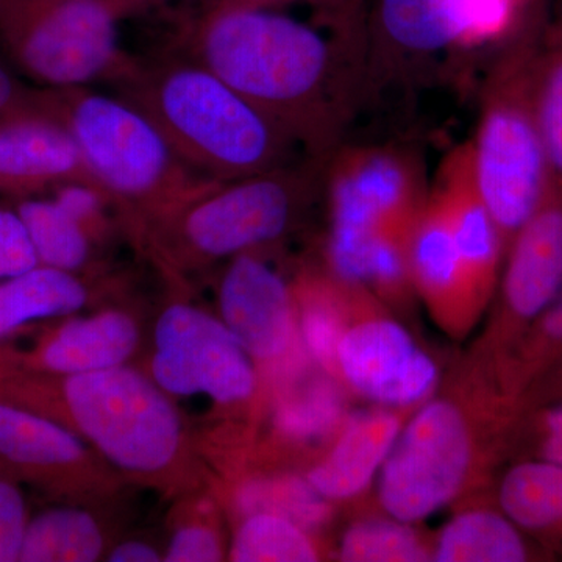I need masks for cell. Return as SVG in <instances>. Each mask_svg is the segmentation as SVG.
<instances>
[{
  "mask_svg": "<svg viewBox=\"0 0 562 562\" xmlns=\"http://www.w3.org/2000/svg\"><path fill=\"white\" fill-rule=\"evenodd\" d=\"M284 10L214 0L191 25L187 57L265 111L306 157L328 158L371 94L364 33Z\"/></svg>",
  "mask_w": 562,
  "mask_h": 562,
  "instance_id": "obj_1",
  "label": "cell"
},
{
  "mask_svg": "<svg viewBox=\"0 0 562 562\" xmlns=\"http://www.w3.org/2000/svg\"><path fill=\"white\" fill-rule=\"evenodd\" d=\"M117 87L203 179H243L306 157L265 111L190 57L136 61Z\"/></svg>",
  "mask_w": 562,
  "mask_h": 562,
  "instance_id": "obj_2",
  "label": "cell"
},
{
  "mask_svg": "<svg viewBox=\"0 0 562 562\" xmlns=\"http://www.w3.org/2000/svg\"><path fill=\"white\" fill-rule=\"evenodd\" d=\"M543 21L538 0L498 44L483 81L475 138L469 143L480 190L506 249L552 188L535 99Z\"/></svg>",
  "mask_w": 562,
  "mask_h": 562,
  "instance_id": "obj_3",
  "label": "cell"
},
{
  "mask_svg": "<svg viewBox=\"0 0 562 562\" xmlns=\"http://www.w3.org/2000/svg\"><path fill=\"white\" fill-rule=\"evenodd\" d=\"M29 103L70 133L113 202L160 217L213 183L188 168L155 122L122 95L32 87Z\"/></svg>",
  "mask_w": 562,
  "mask_h": 562,
  "instance_id": "obj_4",
  "label": "cell"
},
{
  "mask_svg": "<svg viewBox=\"0 0 562 562\" xmlns=\"http://www.w3.org/2000/svg\"><path fill=\"white\" fill-rule=\"evenodd\" d=\"M328 158L305 157L257 176L213 181L160 217L195 260L249 254L290 231L299 210L324 188Z\"/></svg>",
  "mask_w": 562,
  "mask_h": 562,
  "instance_id": "obj_5",
  "label": "cell"
},
{
  "mask_svg": "<svg viewBox=\"0 0 562 562\" xmlns=\"http://www.w3.org/2000/svg\"><path fill=\"white\" fill-rule=\"evenodd\" d=\"M324 190L331 213L328 261L350 286L364 284L379 232L414 224L430 194L419 155L391 144L339 146L325 166Z\"/></svg>",
  "mask_w": 562,
  "mask_h": 562,
  "instance_id": "obj_6",
  "label": "cell"
},
{
  "mask_svg": "<svg viewBox=\"0 0 562 562\" xmlns=\"http://www.w3.org/2000/svg\"><path fill=\"white\" fill-rule=\"evenodd\" d=\"M109 0H0V40L18 68L46 88L120 83L136 61L121 49Z\"/></svg>",
  "mask_w": 562,
  "mask_h": 562,
  "instance_id": "obj_7",
  "label": "cell"
},
{
  "mask_svg": "<svg viewBox=\"0 0 562 562\" xmlns=\"http://www.w3.org/2000/svg\"><path fill=\"white\" fill-rule=\"evenodd\" d=\"M66 412L110 461L133 472H158L180 447V419L165 391L132 369L66 376Z\"/></svg>",
  "mask_w": 562,
  "mask_h": 562,
  "instance_id": "obj_8",
  "label": "cell"
},
{
  "mask_svg": "<svg viewBox=\"0 0 562 562\" xmlns=\"http://www.w3.org/2000/svg\"><path fill=\"white\" fill-rule=\"evenodd\" d=\"M469 464L471 438L460 409L432 402L395 439L382 465L380 502L395 520L419 522L453 501Z\"/></svg>",
  "mask_w": 562,
  "mask_h": 562,
  "instance_id": "obj_9",
  "label": "cell"
},
{
  "mask_svg": "<svg viewBox=\"0 0 562 562\" xmlns=\"http://www.w3.org/2000/svg\"><path fill=\"white\" fill-rule=\"evenodd\" d=\"M151 375L169 394H206L220 403L246 401L257 382L249 353L224 322L188 305L161 314Z\"/></svg>",
  "mask_w": 562,
  "mask_h": 562,
  "instance_id": "obj_10",
  "label": "cell"
},
{
  "mask_svg": "<svg viewBox=\"0 0 562 562\" xmlns=\"http://www.w3.org/2000/svg\"><path fill=\"white\" fill-rule=\"evenodd\" d=\"M462 52L447 0H368L364 55L369 90L425 85Z\"/></svg>",
  "mask_w": 562,
  "mask_h": 562,
  "instance_id": "obj_11",
  "label": "cell"
},
{
  "mask_svg": "<svg viewBox=\"0 0 562 562\" xmlns=\"http://www.w3.org/2000/svg\"><path fill=\"white\" fill-rule=\"evenodd\" d=\"M344 379L382 405L424 401L438 382V368L395 322L366 321L344 333L336 360Z\"/></svg>",
  "mask_w": 562,
  "mask_h": 562,
  "instance_id": "obj_12",
  "label": "cell"
},
{
  "mask_svg": "<svg viewBox=\"0 0 562 562\" xmlns=\"http://www.w3.org/2000/svg\"><path fill=\"white\" fill-rule=\"evenodd\" d=\"M68 183L102 188L63 125L32 110L0 117V194L21 201Z\"/></svg>",
  "mask_w": 562,
  "mask_h": 562,
  "instance_id": "obj_13",
  "label": "cell"
},
{
  "mask_svg": "<svg viewBox=\"0 0 562 562\" xmlns=\"http://www.w3.org/2000/svg\"><path fill=\"white\" fill-rule=\"evenodd\" d=\"M502 292L514 327L532 325L562 291V188H550L539 209L508 244Z\"/></svg>",
  "mask_w": 562,
  "mask_h": 562,
  "instance_id": "obj_14",
  "label": "cell"
},
{
  "mask_svg": "<svg viewBox=\"0 0 562 562\" xmlns=\"http://www.w3.org/2000/svg\"><path fill=\"white\" fill-rule=\"evenodd\" d=\"M225 327L251 357L273 360L291 344V299L286 283L251 254L233 258L221 283Z\"/></svg>",
  "mask_w": 562,
  "mask_h": 562,
  "instance_id": "obj_15",
  "label": "cell"
},
{
  "mask_svg": "<svg viewBox=\"0 0 562 562\" xmlns=\"http://www.w3.org/2000/svg\"><path fill=\"white\" fill-rule=\"evenodd\" d=\"M430 192L441 202L465 268L486 299L494 286L506 241L480 190L471 144H461L447 155Z\"/></svg>",
  "mask_w": 562,
  "mask_h": 562,
  "instance_id": "obj_16",
  "label": "cell"
},
{
  "mask_svg": "<svg viewBox=\"0 0 562 562\" xmlns=\"http://www.w3.org/2000/svg\"><path fill=\"white\" fill-rule=\"evenodd\" d=\"M139 333L127 314L109 312L70 321L47 335L29 357L36 371L80 375L117 368L135 351Z\"/></svg>",
  "mask_w": 562,
  "mask_h": 562,
  "instance_id": "obj_17",
  "label": "cell"
},
{
  "mask_svg": "<svg viewBox=\"0 0 562 562\" xmlns=\"http://www.w3.org/2000/svg\"><path fill=\"white\" fill-rule=\"evenodd\" d=\"M408 254L412 279L432 305L450 310L484 301L462 260L449 217L431 192L413 224Z\"/></svg>",
  "mask_w": 562,
  "mask_h": 562,
  "instance_id": "obj_18",
  "label": "cell"
},
{
  "mask_svg": "<svg viewBox=\"0 0 562 562\" xmlns=\"http://www.w3.org/2000/svg\"><path fill=\"white\" fill-rule=\"evenodd\" d=\"M401 431L395 414L382 409L358 414L306 482L324 498L342 501L360 494L382 468Z\"/></svg>",
  "mask_w": 562,
  "mask_h": 562,
  "instance_id": "obj_19",
  "label": "cell"
},
{
  "mask_svg": "<svg viewBox=\"0 0 562 562\" xmlns=\"http://www.w3.org/2000/svg\"><path fill=\"white\" fill-rule=\"evenodd\" d=\"M81 457L80 439L60 422L0 401V462L22 475L44 480Z\"/></svg>",
  "mask_w": 562,
  "mask_h": 562,
  "instance_id": "obj_20",
  "label": "cell"
},
{
  "mask_svg": "<svg viewBox=\"0 0 562 562\" xmlns=\"http://www.w3.org/2000/svg\"><path fill=\"white\" fill-rule=\"evenodd\" d=\"M87 299V288L76 273L47 266L0 280V339L31 322L79 312Z\"/></svg>",
  "mask_w": 562,
  "mask_h": 562,
  "instance_id": "obj_21",
  "label": "cell"
},
{
  "mask_svg": "<svg viewBox=\"0 0 562 562\" xmlns=\"http://www.w3.org/2000/svg\"><path fill=\"white\" fill-rule=\"evenodd\" d=\"M498 501L520 530L562 541V465L541 458L514 465Z\"/></svg>",
  "mask_w": 562,
  "mask_h": 562,
  "instance_id": "obj_22",
  "label": "cell"
},
{
  "mask_svg": "<svg viewBox=\"0 0 562 562\" xmlns=\"http://www.w3.org/2000/svg\"><path fill=\"white\" fill-rule=\"evenodd\" d=\"M530 558L522 532L505 514L471 512L454 517L439 536L438 562H522Z\"/></svg>",
  "mask_w": 562,
  "mask_h": 562,
  "instance_id": "obj_23",
  "label": "cell"
},
{
  "mask_svg": "<svg viewBox=\"0 0 562 562\" xmlns=\"http://www.w3.org/2000/svg\"><path fill=\"white\" fill-rule=\"evenodd\" d=\"M103 549L101 528L79 509H50L29 522L22 562H91Z\"/></svg>",
  "mask_w": 562,
  "mask_h": 562,
  "instance_id": "obj_24",
  "label": "cell"
},
{
  "mask_svg": "<svg viewBox=\"0 0 562 562\" xmlns=\"http://www.w3.org/2000/svg\"><path fill=\"white\" fill-rule=\"evenodd\" d=\"M14 209L41 266L76 273L90 260V235L54 199H21Z\"/></svg>",
  "mask_w": 562,
  "mask_h": 562,
  "instance_id": "obj_25",
  "label": "cell"
},
{
  "mask_svg": "<svg viewBox=\"0 0 562 562\" xmlns=\"http://www.w3.org/2000/svg\"><path fill=\"white\" fill-rule=\"evenodd\" d=\"M536 111L552 184L562 188V9L543 21L535 76Z\"/></svg>",
  "mask_w": 562,
  "mask_h": 562,
  "instance_id": "obj_26",
  "label": "cell"
},
{
  "mask_svg": "<svg viewBox=\"0 0 562 562\" xmlns=\"http://www.w3.org/2000/svg\"><path fill=\"white\" fill-rule=\"evenodd\" d=\"M231 557L236 562H312L317 552L301 525L279 514L255 513L236 532Z\"/></svg>",
  "mask_w": 562,
  "mask_h": 562,
  "instance_id": "obj_27",
  "label": "cell"
},
{
  "mask_svg": "<svg viewBox=\"0 0 562 562\" xmlns=\"http://www.w3.org/2000/svg\"><path fill=\"white\" fill-rule=\"evenodd\" d=\"M538 0H447L462 52L501 44Z\"/></svg>",
  "mask_w": 562,
  "mask_h": 562,
  "instance_id": "obj_28",
  "label": "cell"
},
{
  "mask_svg": "<svg viewBox=\"0 0 562 562\" xmlns=\"http://www.w3.org/2000/svg\"><path fill=\"white\" fill-rule=\"evenodd\" d=\"M341 560L349 562L427 561L416 532L401 520H362L344 536Z\"/></svg>",
  "mask_w": 562,
  "mask_h": 562,
  "instance_id": "obj_29",
  "label": "cell"
},
{
  "mask_svg": "<svg viewBox=\"0 0 562 562\" xmlns=\"http://www.w3.org/2000/svg\"><path fill=\"white\" fill-rule=\"evenodd\" d=\"M342 416V398L331 383L313 382L294 392L277 412V428L295 441L322 438L338 425Z\"/></svg>",
  "mask_w": 562,
  "mask_h": 562,
  "instance_id": "obj_30",
  "label": "cell"
},
{
  "mask_svg": "<svg viewBox=\"0 0 562 562\" xmlns=\"http://www.w3.org/2000/svg\"><path fill=\"white\" fill-rule=\"evenodd\" d=\"M241 505L250 514H279L301 527H316L327 519L324 497L312 484L297 480L251 483L241 494Z\"/></svg>",
  "mask_w": 562,
  "mask_h": 562,
  "instance_id": "obj_31",
  "label": "cell"
},
{
  "mask_svg": "<svg viewBox=\"0 0 562 562\" xmlns=\"http://www.w3.org/2000/svg\"><path fill=\"white\" fill-rule=\"evenodd\" d=\"M562 353V291L542 316L532 324L524 351L520 373L524 379L536 375Z\"/></svg>",
  "mask_w": 562,
  "mask_h": 562,
  "instance_id": "obj_32",
  "label": "cell"
},
{
  "mask_svg": "<svg viewBox=\"0 0 562 562\" xmlns=\"http://www.w3.org/2000/svg\"><path fill=\"white\" fill-rule=\"evenodd\" d=\"M40 266L31 236L16 209L0 206V280Z\"/></svg>",
  "mask_w": 562,
  "mask_h": 562,
  "instance_id": "obj_33",
  "label": "cell"
},
{
  "mask_svg": "<svg viewBox=\"0 0 562 562\" xmlns=\"http://www.w3.org/2000/svg\"><path fill=\"white\" fill-rule=\"evenodd\" d=\"M303 338L313 357L333 368L338 360V347L344 331L338 312L328 302H314L303 314Z\"/></svg>",
  "mask_w": 562,
  "mask_h": 562,
  "instance_id": "obj_34",
  "label": "cell"
},
{
  "mask_svg": "<svg viewBox=\"0 0 562 562\" xmlns=\"http://www.w3.org/2000/svg\"><path fill=\"white\" fill-rule=\"evenodd\" d=\"M29 522L20 487L0 475V562L20 561Z\"/></svg>",
  "mask_w": 562,
  "mask_h": 562,
  "instance_id": "obj_35",
  "label": "cell"
},
{
  "mask_svg": "<svg viewBox=\"0 0 562 562\" xmlns=\"http://www.w3.org/2000/svg\"><path fill=\"white\" fill-rule=\"evenodd\" d=\"M166 561L169 562H216L222 560L220 539L210 528L201 525L181 528L176 532Z\"/></svg>",
  "mask_w": 562,
  "mask_h": 562,
  "instance_id": "obj_36",
  "label": "cell"
},
{
  "mask_svg": "<svg viewBox=\"0 0 562 562\" xmlns=\"http://www.w3.org/2000/svg\"><path fill=\"white\" fill-rule=\"evenodd\" d=\"M225 5L260 7V9H288L306 5L322 21H344L362 16L368 0H216Z\"/></svg>",
  "mask_w": 562,
  "mask_h": 562,
  "instance_id": "obj_37",
  "label": "cell"
},
{
  "mask_svg": "<svg viewBox=\"0 0 562 562\" xmlns=\"http://www.w3.org/2000/svg\"><path fill=\"white\" fill-rule=\"evenodd\" d=\"M538 431L539 458L562 465V405L539 417Z\"/></svg>",
  "mask_w": 562,
  "mask_h": 562,
  "instance_id": "obj_38",
  "label": "cell"
},
{
  "mask_svg": "<svg viewBox=\"0 0 562 562\" xmlns=\"http://www.w3.org/2000/svg\"><path fill=\"white\" fill-rule=\"evenodd\" d=\"M31 90L32 87L22 83L0 65V117L31 110Z\"/></svg>",
  "mask_w": 562,
  "mask_h": 562,
  "instance_id": "obj_39",
  "label": "cell"
},
{
  "mask_svg": "<svg viewBox=\"0 0 562 562\" xmlns=\"http://www.w3.org/2000/svg\"><path fill=\"white\" fill-rule=\"evenodd\" d=\"M160 553L144 542H125L111 552V562H158Z\"/></svg>",
  "mask_w": 562,
  "mask_h": 562,
  "instance_id": "obj_40",
  "label": "cell"
},
{
  "mask_svg": "<svg viewBox=\"0 0 562 562\" xmlns=\"http://www.w3.org/2000/svg\"><path fill=\"white\" fill-rule=\"evenodd\" d=\"M111 5L116 9L121 18L127 16L133 11L144 9V7L150 5V3L158 2V0H109Z\"/></svg>",
  "mask_w": 562,
  "mask_h": 562,
  "instance_id": "obj_41",
  "label": "cell"
},
{
  "mask_svg": "<svg viewBox=\"0 0 562 562\" xmlns=\"http://www.w3.org/2000/svg\"><path fill=\"white\" fill-rule=\"evenodd\" d=\"M558 7H561V9H562V0H560V2H558Z\"/></svg>",
  "mask_w": 562,
  "mask_h": 562,
  "instance_id": "obj_42",
  "label": "cell"
}]
</instances>
